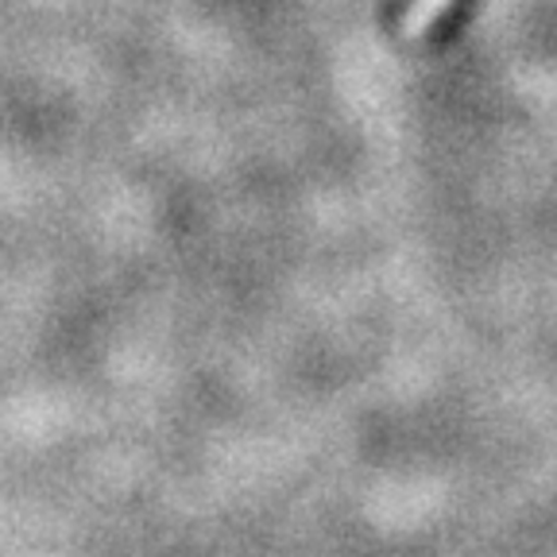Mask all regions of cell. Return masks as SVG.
I'll return each mask as SVG.
<instances>
[{"label":"cell","mask_w":557,"mask_h":557,"mask_svg":"<svg viewBox=\"0 0 557 557\" xmlns=\"http://www.w3.org/2000/svg\"><path fill=\"white\" fill-rule=\"evenodd\" d=\"M469 4L472 0H445V9H442V16L434 20V27H437V35H449L453 27L461 24L465 16H469Z\"/></svg>","instance_id":"cell-1"}]
</instances>
